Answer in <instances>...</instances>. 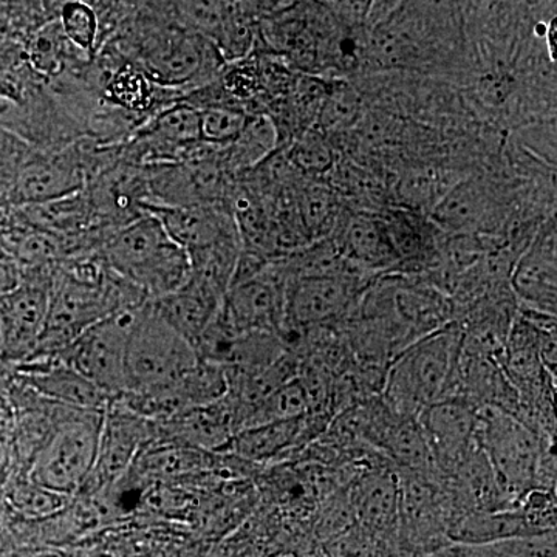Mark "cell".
Wrapping results in <instances>:
<instances>
[{"label": "cell", "instance_id": "cell-1", "mask_svg": "<svg viewBox=\"0 0 557 557\" xmlns=\"http://www.w3.org/2000/svg\"><path fill=\"white\" fill-rule=\"evenodd\" d=\"M98 252L113 273L141 289L148 299L177 292L193 274L188 251L171 239L152 214L113 231Z\"/></svg>", "mask_w": 557, "mask_h": 557}, {"label": "cell", "instance_id": "cell-2", "mask_svg": "<svg viewBox=\"0 0 557 557\" xmlns=\"http://www.w3.org/2000/svg\"><path fill=\"white\" fill-rule=\"evenodd\" d=\"M463 329L457 321L417 339L392 359L381 399L403 417L418 418L448 397L453 388Z\"/></svg>", "mask_w": 557, "mask_h": 557}, {"label": "cell", "instance_id": "cell-3", "mask_svg": "<svg viewBox=\"0 0 557 557\" xmlns=\"http://www.w3.org/2000/svg\"><path fill=\"white\" fill-rule=\"evenodd\" d=\"M478 446L487 458L508 508L536 487L537 469L553 442L511 413L497 408L478 409Z\"/></svg>", "mask_w": 557, "mask_h": 557}, {"label": "cell", "instance_id": "cell-4", "mask_svg": "<svg viewBox=\"0 0 557 557\" xmlns=\"http://www.w3.org/2000/svg\"><path fill=\"white\" fill-rule=\"evenodd\" d=\"M102 420L101 410L67 406L28 465V478L62 496H79L97 461Z\"/></svg>", "mask_w": 557, "mask_h": 557}, {"label": "cell", "instance_id": "cell-5", "mask_svg": "<svg viewBox=\"0 0 557 557\" xmlns=\"http://www.w3.org/2000/svg\"><path fill=\"white\" fill-rule=\"evenodd\" d=\"M199 361L196 347L148 299L134 311L126 346V394L170 386Z\"/></svg>", "mask_w": 557, "mask_h": 557}, {"label": "cell", "instance_id": "cell-6", "mask_svg": "<svg viewBox=\"0 0 557 557\" xmlns=\"http://www.w3.org/2000/svg\"><path fill=\"white\" fill-rule=\"evenodd\" d=\"M135 309L95 322L54 355L110 397H121L127 388L126 346Z\"/></svg>", "mask_w": 557, "mask_h": 557}, {"label": "cell", "instance_id": "cell-7", "mask_svg": "<svg viewBox=\"0 0 557 557\" xmlns=\"http://www.w3.org/2000/svg\"><path fill=\"white\" fill-rule=\"evenodd\" d=\"M373 278L368 274L348 273L288 281L284 343H292L300 330L343 324Z\"/></svg>", "mask_w": 557, "mask_h": 557}, {"label": "cell", "instance_id": "cell-8", "mask_svg": "<svg viewBox=\"0 0 557 557\" xmlns=\"http://www.w3.org/2000/svg\"><path fill=\"white\" fill-rule=\"evenodd\" d=\"M157 438V421L138 416L119 398L113 399L104 410L94 471L81 494L100 493L119 483L129 472L139 453Z\"/></svg>", "mask_w": 557, "mask_h": 557}, {"label": "cell", "instance_id": "cell-9", "mask_svg": "<svg viewBox=\"0 0 557 557\" xmlns=\"http://www.w3.org/2000/svg\"><path fill=\"white\" fill-rule=\"evenodd\" d=\"M287 284L282 259L271 260L256 276L231 285L220 311L237 333L265 332L284 338Z\"/></svg>", "mask_w": 557, "mask_h": 557}, {"label": "cell", "instance_id": "cell-10", "mask_svg": "<svg viewBox=\"0 0 557 557\" xmlns=\"http://www.w3.org/2000/svg\"><path fill=\"white\" fill-rule=\"evenodd\" d=\"M54 267L24 271L20 287L0 296L5 362L11 369L27 361L42 338Z\"/></svg>", "mask_w": 557, "mask_h": 557}, {"label": "cell", "instance_id": "cell-11", "mask_svg": "<svg viewBox=\"0 0 557 557\" xmlns=\"http://www.w3.org/2000/svg\"><path fill=\"white\" fill-rule=\"evenodd\" d=\"M341 255L369 276L399 274V256L381 212L346 208L330 234Z\"/></svg>", "mask_w": 557, "mask_h": 557}, {"label": "cell", "instance_id": "cell-12", "mask_svg": "<svg viewBox=\"0 0 557 557\" xmlns=\"http://www.w3.org/2000/svg\"><path fill=\"white\" fill-rule=\"evenodd\" d=\"M556 239V214H552L520 252L509 276V288L519 307L552 317H556L557 309Z\"/></svg>", "mask_w": 557, "mask_h": 557}, {"label": "cell", "instance_id": "cell-13", "mask_svg": "<svg viewBox=\"0 0 557 557\" xmlns=\"http://www.w3.org/2000/svg\"><path fill=\"white\" fill-rule=\"evenodd\" d=\"M418 421L426 434L442 479L448 478L469 454L478 449V409L465 399H440L424 409Z\"/></svg>", "mask_w": 557, "mask_h": 557}, {"label": "cell", "instance_id": "cell-14", "mask_svg": "<svg viewBox=\"0 0 557 557\" xmlns=\"http://www.w3.org/2000/svg\"><path fill=\"white\" fill-rule=\"evenodd\" d=\"M13 376L40 397L70 408L104 412L113 397L62 362L57 355L28 359L14 366Z\"/></svg>", "mask_w": 557, "mask_h": 557}, {"label": "cell", "instance_id": "cell-15", "mask_svg": "<svg viewBox=\"0 0 557 557\" xmlns=\"http://www.w3.org/2000/svg\"><path fill=\"white\" fill-rule=\"evenodd\" d=\"M145 211L159 219L171 239L186 251L208 247L223 237L239 233L233 208L228 205H146Z\"/></svg>", "mask_w": 557, "mask_h": 557}, {"label": "cell", "instance_id": "cell-16", "mask_svg": "<svg viewBox=\"0 0 557 557\" xmlns=\"http://www.w3.org/2000/svg\"><path fill=\"white\" fill-rule=\"evenodd\" d=\"M159 438L183 443L190 448L222 454L237 432L233 403L225 398L211 405L180 412L168 420L157 421Z\"/></svg>", "mask_w": 557, "mask_h": 557}, {"label": "cell", "instance_id": "cell-17", "mask_svg": "<svg viewBox=\"0 0 557 557\" xmlns=\"http://www.w3.org/2000/svg\"><path fill=\"white\" fill-rule=\"evenodd\" d=\"M327 423L330 421L325 413L310 412L293 420L240 429L234 434L225 453L248 461L273 460L304 446L307 440L317 437Z\"/></svg>", "mask_w": 557, "mask_h": 557}, {"label": "cell", "instance_id": "cell-18", "mask_svg": "<svg viewBox=\"0 0 557 557\" xmlns=\"http://www.w3.org/2000/svg\"><path fill=\"white\" fill-rule=\"evenodd\" d=\"M468 175L471 174L445 161L406 164L397 172L392 185L394 207L413 209L429 215L440 200Z\"/></svg>", "mask_w": 557, "mask_h": 557}, {"label": "cell", "instance_id": "cell-19", "mask_svg": "<svg viewBox=\"0 0 557 557\" xmlns=\"http://www.w3.org/2000/svg\"><path fill=\"white\" fill-rule=\"evenodd\" d=\"M223 299L225 296L218 289L190 274L189 281L177 292L150 300L160 317L194 346L222 309Z\"/></svg>", "mask_w": 557, "mask_h": 557}, {"label": "cell", "instance_id": "cell-20", "mask_svg": "<svg viewBox=\"0 0 557 557\" xmlns=\"http://www.w3.org/2000/svg\"><path fill=\"white\" fill-rule=\"evenodd\" d=\"M530 534L534 533L516 505L497 511L467 512L454 520L448 537L450 544L493 545Z\"/></svg>", "mask_w": 557, "mask_h": 557}, {"label": "cell", "instance_id": "cell-21", "mask_svg": "<svg viewBox=\"0 0 557 557\" xmlns=\"http://www.w3.org/2000/svg\"><path fill=\"white\" fill-rule=\"evenodd\" d=\"M212 453L172 440L157 438L139 453L132 471L152 480L180 479L211 468Z\"/></svg>", "mask_w": 557, "mask_h": 557}, {"label": "cell", "instance_id": "cell-22", "mask_svg": "<svg viewBox=\"0 0 557 557\" xmlns=\"http://www.w3.org/2000/svg\"><path fill=\"white\" fill-rule=\"evenodd\" d=\"M22 42L28 65L44 81L60 78L67 70L91 61L69 42L58 20L42 25Z\"/></svg>", "mask_w": 557, "mask_h": 557}, {"label": "cell", "instance_id": "cell-23", "mask_svg": "<svg viewBox=\"0 0 557 557\" xmlns=\"http://www.w3.org/2000/svg\"><path fill=\"white\" fill-rule=\"evenodd\" d=\"M281 149L276 124L267 113H249L239 137L223 148L226 168L236 177L255 170Z\"/></svg>", "mask_w": 557, "mask_h": 557}, {"label": "cell", "instance_id": "cell-24", "mask_svg": "<svg viewBox=\"0 0 557 557\" xmlns=\"http://www.w3.org/2000/svg\"><path fill=\"white\" fill-rule=\"evenodd\" d=\"M368 109L369 102L354 81L332 78L327 98L322 104L314 127L329 137H341L357 126Z\"/></svg>", "mask_w": 557, "mask_h": 557}, {"label": "cell", "instance_id": "cell-25", "mask_svg": "<svg viewBox=\"0 0 557 557\" xmlns=\"http://www.w3.org/2000/svg\"><path fill=\"white\" fill-rule=\"evenodd\" d=\"M3 487V502L28 520H44L69 508L72 498L39 485L27 472H14Z\"/></svg>", "mask_w": 557, "mask_h": 557}, {"label": "cell", "instance_id": "cell-26", "mask_svg": "<svg viewBox=\"0 0 557 557\" xmlns=\"http://www.w3.org/2000/svg\"><path fill=\"white\" fill-rule=\"evenodd\" d=\"M282 150L289 166L298 174L322 182L329 177L341 156L333 139L318 127L304 132Z\"/></svg>", "mask_w": 557, "mask_h": 557}, {"label": "cell", "instance_id": "cell-27", "mask_svg": "<svg viewBox=\"0 0 557 557\" xmlns=\"http://www.w3.org/2000/svg\"><path fill=\"white\" fill-rule=\"evenodd\" d=\"M310 413V399L299 376L288 381L284 386L271 392L255 408L248 410L242 418L240 429L258 426V424L274 423V421L293 420Z\"/></svg>", "mask_w": 557, "mask_h": 557}, {"label": "cell", "instance_id": "cell-28", "mask_svg": "<svg viewBox=\"0 0 557 557\" xmlns=\"http://www.w3.org/2000/svg\"><path fill=\"white\" fill-rule=\"evenodd\" d=\"M58 21L69 42L81 53L94 60L97 54L100 24H98L97 11L89 0H70L62 7Z\"/></svg>", "mask_w": 557, "mask_h": 557}, {"label": "cell", "instance_id": "cell-29", "mask_svg": "<svg viewBox=\"0 0 557 557\" xmlns=\"http://www.w3.org/2000/svg\"><path fill=\"white\" fill-rule=\"evenodd\" d=\"M199 112L201 141L218 148H225L239 137L249 115L244 110L231 108H209Z\"/></svg>", "mask_w": 557, "mask_h": 557}, {"label": "cell", "instance_id": "cell-30", "mask_svg": "<svg viewBox=\"0 0 557 557\" xmlns=\"http://www.w3.org/2000/svg\"><path fill=\"white\" fill-rule=\"evenodd\" d=\"M493 547L505 557H557L556 530L507 539Z\"/></svg>", "mask_w": 557, "mask_h": 557}, {"label": "cell", "instance_id": "cell-31", "mask_svg": "<svg viewBox=\"0 0 557 557\" xmlns=\"http://www.w3.org/2000/svg\"><path fill=\"white\" fill-rule=\"evenodd\" d=\"M16 471V421L9 399L0 394V486Z\"/></svg>", "mask_w": 557, "mask_h": 557}, {"label": "cell", "instance_id": "cell-32", "mask_svg": "<svg viewBox=\"0 0 557 557\" xmlns=\"http://www.w3.org/2000/svg\"><path fill=\"white\" fill-rule=\"evenodd\" d=\"M336 17L348 27L362 28L368 24L379 0H332Z\"/></svg>", "mask_w": 557, "mask_h": 557}, {"label": "cell", "instance_id": "cell-33", "mask_svg": "<svg viewBox=\"0 0 557 557\" xmlns=\"http://www.w3.org/2000/svg\"><path fill=\"white\" fill-rule=\"evenodd\" d=\"M450 557H505L493 545H449Z\"/></svg>", "mask_w": 557, "mask_h": 557}, {"label": "cell", "instance_id": "cell-34", "mask_svg": "<svg viewBox=\"0 0 557 557\" xmlns=\"http://www.w3.org/2000/svg\"><path fill=\"white\" fill-rule=\"evenodd\" d=\"M10 36L9 27H7L5 21L0 16V44L3 42Z\"/></svg>", "mask_w": 557, "mask_h": 557}, {"label": "cell", "instance_id": "cell-35", "mask_svg": "<svg viewBox=\"0 0 557 557\" xmlns=\"http://www.w3.org/2000/svg\"><path fill=\"white\" fill-rule=\"evenodd\" d=\"M226 2H230V3H237V2H239V0H226Z\"/></svg>", "mask_w": 557, "mask_h": 557}, {"label": "cell", "instance_id": "cell-36", "mask_svg": "<svg viewBox=\"0 0 557 557\" xmlns=\"http://www.w3.org/2000/svg\"><path fill=\"white\" fill-rule=\"evenodd\" d=\"M89 2H90V3H94V2H95V0H89Z\"/></svg>", "mask_w": 557, "mask_h": 557}]
</instances>
